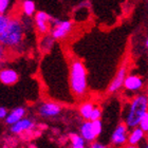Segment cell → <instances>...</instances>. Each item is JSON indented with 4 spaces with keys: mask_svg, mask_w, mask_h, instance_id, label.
Here are the masks:
<instances>
[{
    "mask_svg": "<svg viewBox=\"0 0 148 148\" xmlns=\"http://www.w3.org/2000/svg\"><path fill=\"white\" fill-rule=\"evenodd\" d=\"M19 79L18 73L11 68H4L0 71V82L3 85L6 86H12L16 84Z\"/></svg>",
    "mask_w": 148,
    "mask_h": 148,
    "instance_id": "9",
    "label": "cell"
},
{
    "mask_svg": "<svg viewBox=\"0 0 148 148\" xmlns=\"http://www.w3.org/2000/svg\"><path fill=\"white\" fill-rule=\"evenodd\" d=\"M127 77V67L126 66H122L119 71L116 72L114 78L112 79V82L110 83L108 87V92L109 93H114L117 92L119 90L124 87V83Z\"/></svg>",
    "mask_w": 148,
    "mask_h": 148,
    "instance_id": "6",
    "label": "cell"
},
{
    "mask_svg": "<svg viewBox=\"0 0 148 148\" xmlns=\"http://www.w3.org/2000/svg\"><path fill=\"white\" fill-rule=\"evenodd\" d=\"M25 114V109L23 107H17V108H15L14 110H12L8 114V116L5 117V123L8 125L12 126V125L17 123V122H19L21 119H23Z\"/></svg>",
    "mask_w": 148,
    "mask_h": 148,
    "instance_id": "13",
    "label": "cell"
},
{
    "mask_svg": "<svg viewBox=\"0 0 148 148\" xmlns=\"http://www.w3.org/2000/svg\"><path fill=\"white\" fill-rule=\"evenodd\" d=\"M69 86L71 92L77 97H83L87 93L88 80L86 67L80 59L75 57L69 62Z\"/></svg>",
    "mask_w": 148,
    "mask_h": 148,
    "instance_id": "2",
    "label": "cell"
},
{
    "mask_svg": "<svg viewBox=\"0 0 148 148\" xmlns=\"http://www.w3.org/2000/svg\"><path fill=\"white\" fill-rule=\"evenodd\" d=\"M143 85H144V82L141 77L138 76V75H134V74H129V75H127L126 79H125L124 88L127 91L134 92V91L142 89Z\"/></svg>",
    "mask_w": 148,
    "mask_h": 148,
    "instance_id": "10",
    "label": "cell"
},
{
    "mask_svg": "<svg viewBox=\"0 0 148 148\" xmlns=\"http://www.w3.org/2000/svg\"><path fill=\"white\" fill-rule=\"evenodd\" d=\"M102 116V111L99 107H95V108L93 109V112L91 114V117H90V121H96V120H99Z\"/></svg>",
    "mask_w": 148,
    "mask_h": 148,
    "instance_id": "22",
    "label": "cell"
},
{
    "mask_svg": "<svg viewBox=\"0 0 148 148\" xmlns=\"http://www.w3.org/2000/svg\"><path fill=\"white\" fill-rule=\"evenodd\" d=\"M143 136H144V131L140 127H134L132 132L128 136L127 142H128V144H131V145H136L143 139Z\"/></svg>",
    "mask_w": 148,
    "mask_h": 148,
    "instance_id": "16",
    "label": "cell"
},
{
    "mask_svg": "<svg viewBox=\"0 0 148 148\" xmlns=\"http://www.w3.org/2000/svg\"><path fill=\"white\" fill-rule=\"evenodd\" d=\"M95 108L94 105L92 103H84L83 105H80L79 107V112L80 115L87 121H90V117H91V114L93 112V109Z\"/></svg>",
    "mask_w": 148,
    "mask_h": 148,
    "instance_id": "17",
    "label": "cell"
},
{
    "mask_svg": "<svg viewBox=\"0 0 148 148\" xmlns=\"http://www.w3.org/2000/svg\"><path fill=\"white\" fill-rule=\"evenodd\" d=\"M36 4L33 0H22L21 13L25 17H32L36 14Z\"/></svg>",
    "mask_w": 148,
    "mask_h": 148,
    "instance_id": "15",
    "label": "cell"
},
{
    "mask_svg": "<svg viewBox=\"0 0 148 148\" xmlns=\"http://www.w3.org/2000/svg\"><path fill=\"white\" fill-rule=\"evenodd\" d=\"M27 21V20H25ZM19 17L11 15L9 25L2 31H0L1 47L11 50H20L23 45L25 36V23Z\"/></svg>",
    "mask_w": 148,
    "mask_h": 148,
    "instance_id": "1",
    "label": "cell"
},
{
    "mask_svg": "<svg viewBox=\"0 0 148 148\" xmlns=\"http://www.w3.org/2000/svg\"><path fill=\"white\" fill-rule=\"evenodd\" d=\"M145 148H148V145H147V146H146V147H145Z\"/></svg>",
    "mask_w": 148,
    "mask_h": 148,
    "instance_id": "28",
    "label": "cell"
},
{
    "mask_svg": "<svg viewBox=\"0 0 148 148\" xmlns=\"http://www.w3.org/2000/svg\"><path fill=\"white\" fill-rule=\"evenodd\" d=\"M148 112V96L145 94H139L134 96L129 104V108L126 115V125L128 127L139 126L140 121L143 115Z\"/></svg>",
    "mask_w": 148,
    "mask_h": 148,
    "instance_id": "3",
    "label": "cell"
},
{
    "mask_svg": "<svg viewBox=\"0 0 148 148\" xmlns=\"http://www.w3.org/2000/svg\"><path fill=\"white\" fill-rule=\"evenodd\" d=\"M70 140H71L72 145H85V139L82 136L73 133L70 136Z\"/></svg>",
    "mask_w": 148,
    "mask_h": 148,
    "instance_id": "19",
    "label": "cell"
},
{
    "mask_svg": "<svg viewBox=\"0 0 148 148\" xmlns=\"http://www.w3.org/2000/svg\"><path fill=\"white\" fill-rule=\"evenodd\" d=\"M92 126H93V130H94V133L96 134V136H99L101 132H102V129H103L102 122H101L99 120L92 121Z\"/></svg>",
    "mask_w": 148,
    "mask_h": 148,
    "instance_id": "21",
    "label": "cell"
},
{
    "mask_svg": "<svg viewBox=\"0 0 148 148\" xmlns=\"http://www.w3.org/2000/svg\"><path fill=\"white\" fill-rule=\"evenodd\" d=\"M124 148H138L136 145H131V144H128L127 146H125Z\"/></svg>",
    "mask_w": 148,
    "mask_h": 148,
    "instance_id": "25",
    "label": "cell"
},
{
    "mask_svg": "<svg viewBox=\"0 0 148 148\" xmlns=\"http://www.w3.org/2000/svg\"><path fill=\"white\" fill-rule=\"evenodd\" d=\"M90 148H109V147L108 146L103 145V144H101V143H99V142H94V143H92V145H91Z\"/></svg>",
    "mask_w": 148,
    "mask_h": 148,
    "instance_id": "23",
    "label": "cell"
},
{
    "mask_svg": "<svg viewBox=\"0 0 148 148\" xmlns=\"http://www.w3.org/2000/svg\"><path fill=\"white\" fill-rule=\"evenodd\" d=\"M80 133H82V136L86 141L92 142V141L95 140L96 134L94 133V130H93L92 121H87V122H85L82 125V127H80Z\"/></svg>",
    "mask_w": 148,
    "mask_h": 148,
    "instance_id": "14",
    "label": "cell"
},
{
    "mask_svg": "<svg viewBox=\"0 0 148 148\" xmlns=\"http://www.w3.org/2000/svg\"><path fill=\"white\" fill-rule=\"evenodd\" d=\"M139 127L144 131V132H148V112H146L143 117L140 121Z\"/></svg>",
    "mask_w": 148,
    "mask_h": 148,
    "instance_id": "20",
    "label": "cell"
},
{
    "mask_svg": "<svg viewBox=\"0 0 148 148\" xmlns=\"http://www.w3.org/2000/svg\"><path fill=\"white\" fill-rule=\"evenodd\" d=\"M145 46H146V48H147V50H148V36H147V38H146V40H145Z\"/></svg>",
    "mask_w": 148,
    "mask_h": 148,
    "instance_id": "27",
    "label": "cell"
},
{
    "mask_svg": "<svg viewBox=\"0 0 148 148\" xmlns=\"http://www.w3.org/2000/svg\"><path fill=\"white\" fill-rule=\"evenodd\" d=\"M13 0H0V14H8Z\"/></svg>",
    "mask_w": 148,
    "mask_h": 148,
    "instance_id": "18",
    "label": "cell"
},
{
    "mask_svg": "<svg viewBox=\"0 0 148 148\" xmlns=\"http://www.w3.org/2000/svg\"><path fill=\"white\" fill-rule=\"evenodd\" d=\"M56 40L53 38V36L51 34H46L42 35L39 39V50L42 53H50L52 51V49L54 48V43Z\"/></svg>",
    "mask_w": 148,
    "mask_h": 148,
    "instance_id": "12",
    "label": "cell"
},
{
    "mask_svg": "<svg viewBox=\"0 0 148 148\" xmlns=\"http://www.w3.org/2000/svg\"><path fill=\"white\" fill-rule=\"evenodd\" d=\"M8 116V112H6V109L4 107H0V117L1 119H5Z\"/></svg>",
    "mask_w": 148,
    "mask_h": 148,
    "instance_id": "24",
    "label": "cell"
},
{
    "mask_svg": "<svg viewBox=\"0 0 148 148\" xmlns=\"http://www.w3.org/2000/svg\"><path fill=\"white\" fill-rule=\"evenodd\" d=\"M72 30H73V22L70 20H59L52 27L50 34L52 35L56 41H60L66 39L71 34Z\"/></svg>",
    "mask_w": 148,
    "mask_h": 148,
    "instance_id": "5",
    "label": "cell"
},
{
    "mask_svg": "<svg viewBox=\"0 0 148 148\" xmlns=\"http://www.w3.org/2000/svg\"><path fill=\"white\" fill-rule=\"evenodd\" d=\"M127 125L126 124H120L119 126L115 128V130L112 133L111 140L114 145H123L128 141V136H127Z\"/></svg>",
    "mask_w": 148,
    "mask_h": 148,
    "instance_id": "8",
    "label": "cell"
},
{
    "mask_svg": "<svg viewBox=\"0 0 148 148\" xmlns=\"http://www.w3.org/2000/svg\"><path fill=\"white\" fill-rule=\"evenodd\" d=\"M72 148H86V147H85V145H73Z\"/></svg>",
    "mask_w": 148,
    "mask_h": 148,
    "instance_id": "26",
    "label": "cell"
},
{
    "mask_svg": "<svg viewBox=\"0 0 148 148\" xmlns=\"http://www.w3.org/2000/svg\"><path fill=\"white\" fill-rule=\"evenodd\" d=\"M53 21H54V17H52L43 11H37L33 17L34 28L40 36L49 34L51 29H52Z\"/></svg>",
    "mask_w": 148,
    "mask_h": 148,
    "instance_id": "4",
    "label": "cell"
},
{
    "mask_svg": "<svg viewBox=\"0 0 148 148\" xmlns=\"http://www.w3.org/2000/svg\"><path fill=\"white\" fill-rule=\"evenodd\" d=\"M62 111V107L54 102H46L39 106L38 112L42 117H54L57 116Z\"/></svg>",
    "mask_w": 148,
    "mask_h": 148,
    "instance_id": "7",
    "label": "cell"
},
{
    "mask_svg": "<svg viewBox=\"0 0 148 148\" xmlns=\"http://www.w3.org/2000/svg\"><path fill=\"white\" fill-rule=\"evenodd\" d=\"M34 128V123L30 119H21L16 124L11 126V131L16 134H20L25 131H31Z\"/></svg>",
    "mask_w": 148,
    "mask_h": 148,
    "instance_id": "11",
    "label": "cell"
}]
</instances>
